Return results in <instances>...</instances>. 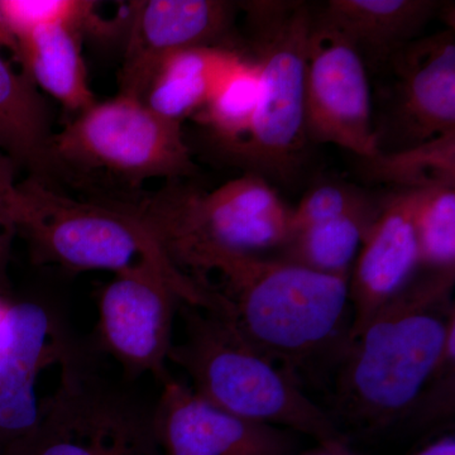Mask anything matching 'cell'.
<instances>
[{
	"label": "cell",
	"instance_id": "1",
	"mask_svg": "<svg viewBox=\"0 0 455 455\" xmlns=\"http://www.w3.org/2000/svg\"><path fill=\"white\" fill-rule=\"evenodd\" d=\"M454 284L455 272L420 269L350 341L328 411L346 435H379L405 421L455 326Z\"/></svg>",
	"mask_w": 455,
	"mask_h": 455
},
{
	"label": "cell",
	"instance_id": "2",
	"mask_svg": "<svg viewBox=\"0 0 455 455\" xmlns=\"http://www.w3.org/2000/svg\"><path fill=\"white\" fill-rule=\"evenodd\" d=\"M220 274L242 335L300 383L339 363L349 344V277L281 259L243 253L212 257L199 274Z\"/></svg>",
	"mask_w": 455,
	"mask_h": 455
},
{
	"label": "cell",
	"instance_id": "3",
	"mask_svg": "<svg viewBox=\"0 0 455 455\" xmlns=\"http://www.w3.org/2000/svg\"><path fill=\"white\" fill-rule=\"evenodd\" d=\"M12 220L42 263L116 275L152 266L176 287L185 305L227 310L220 292L185 274L139 218L108 200L80 202L28 176L14 190Z\"/></svg>",
	"mask_w": 455,
	"mask_h": 455
},
{
	"label": "cell",
	"instance_id": "4",
	"mask_svg": "<svg viewBox=\"0 0 455 455\" xmlns=\"http://www.w3.org/2000/svg\"><path fill=\"white\" fill-rule=\"evenodd\" d=\"M181 310L185 340L172 344L169 361L188 373L196 395L244 420L304 434L320 445L349 444L329 412L254 348L232 316L185 304Z\"/></svg>",
	"mask_w": 455,
	"mask_h": 455
},
{
	"label": "cell",
	"instance_id": "5",
	"mask_svg": "<svg viewBox=\"0 0 455 455\" xmlns=\"http://www.w3.org/2000/svg\"><path fill=\"white\" fill-rule=\"evenodd\" d=\"M108 202L139 218L172 262L197 276L220 254L280 250L291 228L292 208L267 180L251 172L212 191L169 181L155 193Z\"/></svg>",
	"mask_w": 455,
	"mask_h": 455
},
{
	"label": "cell",
	"instance_id": "6",
	"mask_svg": "<svg viewBox=\"0 0 455 455\" xmlns=\"http://www.w3.org/2000/svg\"><path fill=\"white\" fill-rule=\"evenodd\" d=\"M239 8L259 68V98L250 133L226 152L245 172L287 182L300 169L309 143L304 89L313 9L298 0H253Z\"/></svg>",
	"mask_w": 455,
	"mask_h": 455
},
{
	"label": "cell",
	"instance_id": "7",
	"mask_svg": "<svg viewBox=\"0 0 455 455\" xmlns=\"http://www.w3.org/2000/svg\"><path fill=\"white\" fill-rule=\"evenodd\" d=\"M51 156L60 176L97 171L134 188L147 180L176 181L196 172L182 125L122 94L97 101L53 133Z\"/></svg>",
	"mask_w": 455,
	"mask_h": 455
},
{
	"label": "cell",
	"instance_id": "8",
	"mask_svg": "<svg viewBox=\"0 0 455 455\" xmlns=\"http://www.w3.org/2000/svg\"><path fill=\"white\" fill-rule=\"evenodd\" d=\"M62 363L59 387L33 431L35 455H157L152 411L74 355H65Z\"/></svg>",
	"mask_w": 455,
	"mask_h": 455
},
{
	"label": "cell",
	"instance_id": "9",
	"mask_svg": "<svg viewBox=\"0 0 455 455\" xmlns=\"http://www.w3.org/2000/svg\"><path fill=\"white\" fill-rule=\"evenodd\" d=\"M305 132L361 158L379 155L366 65L349 42L314 20L304 89Z\"/></svg>",
	"mask_w": 455,
	"mask_h": 455
},
{
	"label": "cell",
	"instance_id": "10",
	"mask_svg": "<svg viewBox=\"0 0 455 455\" xmlns=\"http://www.w3.org/2000/svg\"><path fill=\"white\" fill-rule=\"evenodd\" d=\"M182 302L176 287L148 265L116 274L99 299L101 343L128 372L167 377L171 334L176 307Z\"/></svg>",
	"mask_w": 455,
	"mask_h": 455
},
{
	"label": "cell",
	"instance_id": "11",
	"mask_svg": "<svg viewBox=\"0 0 455 455\" xmlns=\"http://www.w3.org/2000/svg\"><path fill=\"white\" fill-rule=\"evenodd\" d=\"M239 3L146 0L132 3L118 94L142 100L158 66L178 51L227 47Z\"/></svg>",
	"mask_w": 455,
	"mask_h": 455
},
{
	"label": "cell",
	"instance_id": "12",
	"mask_svg": "<svg viewBox=\"0 0 455 455\" xmlns=\"http://www.w3.org/2000/svg\"><path fill=\"white\" fill-rule=\"evenodd\" d=\"M152 411L156 439L166 455H292V431L252 423L212 405L169 376Z\"/></svg>",
	"mask_w": 455,
	"mask_h": 455
},
{
	"label": "cell",
	"instance_id": "13",
	"mask_svg": "<svg viewBox=\"0 0 455 455\" xmlns=\"http://www.w3.org/2000/svg\"><path fill=\"white\" fill-rule=\"evenodd\" d=\"M414 202V188H396L381 200L368 228L349 276V343L421 269Z\"/></svg>",
	"mask_w": 455,
	"mask_h": 455
},
{
	"label": "cell",
	"instance_id": "14",
	"mask_svg": "<svg viewBox=\"0 0 455 455\" xmlns=\"http://www.w3.org/2000/svg\"><path fill=\"white\" fill-rule=\"evenodd\" d=\"M385 68L394 79L395 121L405 132L400 149L455 133L454 28L410 42Z\"/></svg>",
	"mask_w": 455,
	"mask_h": 455
},
{
	"label": "cell",
	"instance_id": "15",
	"mask_svg": "<svg viewBox=\"0 0 455 455\" xmlns=\"http://www.w3.org/2000/svg\"><path fill=\"white\" fill-rule=\"evenodd\" d=\"M49 311L36 302L12 305L0 346V429L31 433L40 423L36 383L47 362L64 358Z\"/></svg>",
	"mask_w": 455,
	"mask_h": 455
},
{
	"label": "cell",
	"instance_id": "16",
	"mask_svg": "<svg viewBox=\"0 0 455 455\" xmlns=\"http://www.w3.org/2000/svg\"><path fill=\"white\" fill-rule=\"evenodd\" d=\"M434 0H329L313 17L349 42L367 70L385 68L442 9Z\"/></svg>",
	"mask_w": 455,
	"mask_h": 455
},
{
	"label": "cell",
	"instance_id": "17",
	"mask_svg": "<svg viewBox=\"0 0 455 455\" xmlns=\"http://www.w3.org/2000/svg\"><path fill=\"white\" fill-rule=\"evenodd\" d=\"M3 47L8 42L0 29V147L29 178L53 187L60 175L51 156L49 109L40 90L3 57Z\"/></svg>",
	"mask_w": 455,
	"mask_h": 455
},
{
	"label": "cell",
	"instance_id": "18",
	"mask_svg": "<svg viewBox=\"0 0 455 455\" xmlns=\"http://www.w3.org/2000/svg\"><path fill=\"white\" fill-rule=\"evenodd\" d=\"M84 33L66 23L38 27L18 36L12 46L29 82L76 114L97 103L83 56Z\"/></svg>",
	"mask_w": 455,
	"mask_h": 455
},
{
	"label": "cell",
	"instance_id": "19",
	"mask_svg": "<svg viewBox=\"0 0 455 455\" xmlns=\"http://www.w3.org/2000/svg\"><path fill=\"white\" fill-rule=\"evenodd\" d=\"M241 53L232 47L178 51L158 66L142 101L161 118L182 125L205 107Z\"/></svg>",
	"mask_w": 455,
	"mask_h": 455
},
{
	"label": "cell",
	"instance_id": "20",
	"mask_svg": "<svg viewBox=\"0 0 455 455\" xmlns=\"http://www.w3.org/2000/svg\"><path fill=\"white\" fill-rule=\"evenodd\" d=\"M379 204L381 200L293 233L280 248V259L322 274L349 277Z\"/></svg>",
	"mask_w": 455,
	"mask_h": 455
},
{
	"label": "cell",
	"instance_id": "21",
	"mask_svg": "<svg viewBox=\"0 0 455 455\" xmlns=\"http://www.w3.org/2000/svg\"><path fill=\"white\" fill-rule=\"evenodd\" d=\"M259 98V65L252 56L241 53L196 116L228 151L243 142L250 133Z\"/></svg>",
	"mask_w": 455,
	"mask_h": 455
},
{
	"label": "cell",
	"instance_id": "22",
	"mask_svg": "<svg viewBox=\"0 0 455 455\" xmlns=\"http://www.w3.org/2000/svg\"><path fill=\"white\" fill-rule=\"evenodd\" d=\"M367 175L397 188H420L455 181V133L363 160Z\"/></svg>",
	"mask_w": 455,
	"mask_h": 455
},
{
	"label": "cell",
	"instance_id": "23",
	"mask_svg": "<svg viewBox=\"0 0 455 455\" xmlns=\"http://www.w3.org/2000/svg\"><path fill=\"white\" fill-rule=\"evenodd\" d=\"M421 269L455 272V181L414 188Z\"/></svg>",
	"mask_w": 455,
	"mask_h": 455
},
{
	"label": "cell",
	"instance_id": "24",
	"mask_svg": "<svg viewBox=\"0 0 455 455\" xmlns=\"http://www.w3.org/2000/svg\"><path fill=\"white\" fill-rule=\"evenodd\" d=\"M95 9L97 3L89 0H0V28L11 50L14 38L38 27L66 23L106 32L110 25Z\"/></svg>",
	"mask_w": 455,
	"mask_h": 455
},
{
	"label": "cell",
	"instance_id": "25",
	"mask_svg": "<svg viewBox=\"0 0 455 455\" xmlns=\"http://www.w3.org/2000/svg\"><path fill=\"white\" fill-rule=\"evenodd\" d=\"M455 326L449 331L435 368L416 398L403 427L412 431H443L454 427Z\"/></svg>",
	"mask_w": 455,
	"mask_h": 455
},
{
	"label": "cell",
	"instance_id": "26",
	"mask_svg": "<svg viewBox=\"0 0 455 455\" xmlns=\"http://www.w3.org/2000/svg\"><path fill=\"white\" fill-rule=\"evenodd\" d=\"M374 203L364 191L352 185L343 182L316 185L302 196L296 208L291 209L290 235L305 228L367 208Z\"/></svg>",
	"mask_w": 455,
	"mask_h": 455
},
{
	"label": "cell",
	"instance_id": "27",
	"mask_svg": "<svg viewBox=\"0 0 455 455\" xmlns=\"http://www.w3.org/2000/svg\"><path fill=\"white\" fill-rule=\"evenodd\" d=\"M17 169L16 163L0 147V269L7 256L11 236L16 232L12 220V200L18 184Z\"/></svg>",
	"mask_w": 455,
	"mask_h": 455
},
{
	"label": "cell",
	"instance_id": "28",
	"mask_svg": "<svg viewBox=\"0 0 455 455\" xmlns=\"http://www.w3.org/2000/svg\"><path fill=\"white\" fill-rule=\"evenodd\" d=\"M410 455H455V435L453 431L442 433L436 438L431 439Z\"/></svg>",
	"mask_w": 455,
	"mask_h": 455
},
{
	"label": "cell",
	"instance_id": "29",
	"mask_svg": "<svg viewBox=\"0 0 455 455\" xmlns=\"http://www.w3.org/2000/svg\"><path fill=\"white\" fill-rule=\"evenodd\" d=\"M292 455H363L352 451L349 444L347 445H317L315 449H311L305 453Z\"/></svg>",
	"mask_w": 455,
	"mask_h": 455
},
{
	"label": "cell",
	"instance_id": "30",
	"mask_svg": "<svg viewBox=\"0 0 455 455\" xmlns=\"http://www.w3.org/2000/svg\"><path fill=\"white\" fill-rule=\"evenodd\" d=\"M12 305L4 299L0 298V346L7 338L9 325H11Z\"/></svg>",
	"mask_w": 455,
	"mask_h": 455
}]
</instances>
